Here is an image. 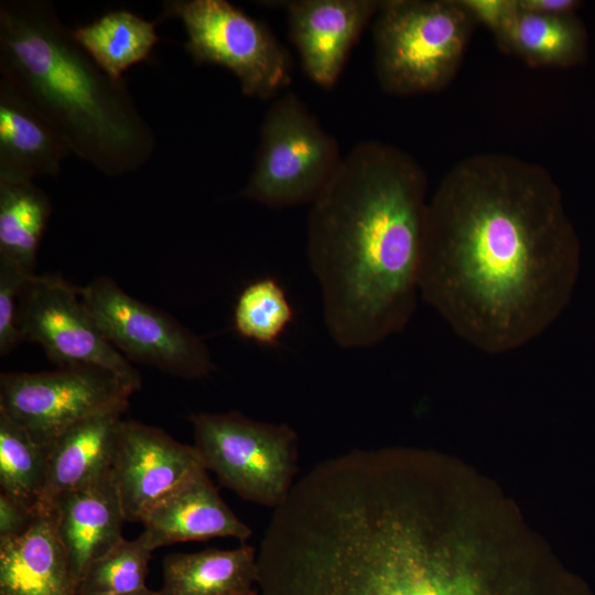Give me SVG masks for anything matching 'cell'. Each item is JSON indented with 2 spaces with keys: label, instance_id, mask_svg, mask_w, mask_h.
Returning <instances> with one entry per match:
<instances>
[{
  "label": "cell",
  "instance_id": "cell-19",
  "mask_svg": "<svg viewBox=\"0 0 595 595\" xmlns=\"http://www.w3.org/2000/svg\"><path fill=\"white\" fill-rule=\"evenodd\" d=\"M160 595H250L257 587V549L171 553L162 563Z\"/></svg>",
  "mask_w": 595,
  "mask_h": 595
},
{
  "label": "cell",
  "instance_id": "cell-13",
  "mask_svg": "<svg viewBox=\"0 0 595 595\" xmlns=\"http://www.w3.org/2000/svg\"><path fill=\"white\" fill-rule=\"evenodd\" d=\"M283 8L289 36L306 76L322 88L337 83L349 52L379 9L377 0L269 1Z\"/></svg>",
  "mask_w": 595,
  "mask_h": 595
},
{
  "label": "cell",
  "instance_id": "cell-29",
  "mask_svg": "<svg viewBox=\"0 0 595 595\" xmlns=\"http://www.w3.org/2000/svg\"><path fill=\"white\" fill-rule=\"evenodd\" d=\"M518 3L522 11L552 17L575 15L582 6L578 0H518Z\"/></svg>",
  "mask_w": 595,
  "mask_h": 595
},
{
  "label": "cell",
  "instance_id": "cell-16",
  "mask_svg": "<svg viewBox=\"0 0 595 595\" xmlns=\"http://www.w3.org/2000/svg\"><path fill=\"white\" fill-rule=\"evenodd\" d=\"M71 153L53 125L0 78V181L56 176Z\"/></svg>",
  "mask_w": 595,
  "mask_h": 595
},
{
  "label": "cell",
  "instance_id": "cell-25",
  "mask_svg": "<svg viewBox=\"0 0 595 595\" xmlns=\"http://www.w3.org/2000/svg\"><path fill=\"white\" fill-rule=\"evenodd\" d=\"M153 550L143 536L125 538L90 564L80 580L78 595L130 593L147 587Z\"/></svg>",
  "mask_w": 595,
  "mask_h": 595
},
{
  "label": "cell",
  "instance_id": "cell-5",
  "mask_svg": "<svg viewBox=\"0 0 595 595\" xmlns=\"http://www.w3.org/2000/svg\"><path fill=\"white\" fill-rule=\"evenodd\" d=\"M343 158L336 139L289 91L264 116L255 166L242 195L270 208L312 204L331 183Z\"/></svg>",
  "mask_w": 595,
  "mask_h": 595
},
{
  "label": "cell",
  "instance_id": "cell-9",
  "mask_svg": "<svg viewBox=\"0 0 595 595\" xmlns=\"http://www.w3.org/2000/svg\"><path fill=\"white\" fill-rule=\"evenodd\" d=\"M136 392L115 374L94 366L60 367L45 372L0 375V411L50 451L74 424L129 407Z\"/></svg>",
  "mask_w": 595,
  "mask_h": 595
},
{
  "label": "cell",
  "instance_id": "cell-30",
  "mask_svg": "<svg viewBox=\"0 0 595 595\" xmlns=\"http://www.w3.org/2000/svg\"><path fill=\"white\" fill-rule=\"evenodd\" d=\"M90 595H160L159 591H152L148 587L130 593H110V594H90Z\"/></svg>",
  "mask_w": 595,
  "mask_h": 595
},
{
  "label": "cell",
  "instance_id": "cell-20",
  "mask_svg": "<svg viewBox=\"0 0 595 595\" xmlns=\"http://www.w3.org/2000/svg\"><path fill=\"white\" fill-rule=\"evenodd\" d=\"M499 48L531 67H572L583 63L587 34L576 15L552 17L520 10L495 39Z\"/></svg>",
  "mask_w": 595,
  "mask_h": 595
},
{
  "label": "cell",
  "instance_id": "cell-1",
  "mask_svg": "<svg viewBox=\"0 0 595 595\" xmlns=\"http://www.w3.org/2000/svg\"><path fill=\"white\" fill-rule=\"evenodd\" d=\"M581 244L553 176L518 156L456 163L429 199L420 296L465 342L501 354L569 304Z\"/></svg>",
  "mask_w": 595,
  "mask_h": 595
},
{
  "label": "cell",
  "instance_id": "cell-2",
  "mask_svg": "<svg viewBox=\"0 0 595 595\" xmlns=\"http://www.w3.org/2000/svg\"><path fill=\"white\" fill-rule=\"evenodd\" d=\"M428 178L418 161L379 141L357 143L311 204L306 251L325 326L346 349L402 331L420 296Z\"/></svg>",
  "mask_w": 595,
  "mask_h": 595
},
{
  "label": "cell",
  "instance_id": "cell-7",
  "mask_svg": "<svg viewBox=\"0 0 595 595\" xmlns=\"http://www.w3.org/2000/svg\"><path fill=\"white\" fill-rule=\"evenodd\" d=\"M162 18L181 20L197 65L230 71L246 96L270 99L292 79V58L269 28L226 0H170Z\"/></svg>",
  "mask_w": 595,
  "mask_h": 595
},
{
  "label": "cell",
  "instance_id": "cell-11",
  "mask_svg": "<svg viewBox=\"0 0 595 595\" xmlns=\"http://www.w3.org/2000/svg\"><path fill=\"white\" fill-rule=\"evenodd\" d=\"M17 326L22 342L42 346L60 367L108 370L136 391L140 372L102 334L84 304L79 288L58 275H33L19 295Z\"/></svg>",
  "mask_w": 595,
  "mask_h": 595
},
{
  "label": "cell",
  "instance_id": "cell-26",
  "mask_svg": "<svg viewBox=\"0 0 595 595\" xmlns=\"http://www.w3.org/2000/svg\"><path fill=\"white\" fill-rule=\"evenodd\" d=\"M19 268L0 261V355L11 353L22 340L17 326L19 295L31 277Z\"/></svg>",
  "mask_w": 595,
  "mask_h": 595
},
{
  "label": "cell",
  "instance_id": "cell-15",
  "mask_svg": "<svg viewBox=\"0 0 595 595\" xmlns=\"http://www.w3.org/2000/svg\"><path fill=\"white\" fill-rule=\"evenodd\" d=\"M48 511L79 583L90 564L123 539L126 518L110 473L62 496Z\"/></svg>",
  "mask_w": 595,
  "mask_h": 595
},
{
  "label": "cell",
  "instance_id": "cell-21",
  "mask_svg": "<svg viewBox=\"0 0 595 595\" xmlns=\"http://www.w3.org/2000/svg\"><path fill=\"white\" fill-rule=\"evenodd\" d=\"M155 26L156 22L129 10H115L74 29L73 36L107 75L122 79V74L147 60L160 41Z\"/></svg>",
  "mask_w": 595,
  "mask_h": 595
},
{
  "label": "cell",
  "instance_id": "cell-24",
  "mask_svg": "<svg viewBox=\"0 0 595 595\" xmlns=\"http://www.w3.org/2000/svg\"><path fill=\"white\" fill-rule=\"evenodd\" d=\"M294 316L281 284L260 278L248 284L237 299L234 326L237 333L261 345L278 343Z\"/></svg>",
  "mask_w": 595,
  "mask_h": 595
},
{
  "label": "cell",
  "instance_id": "cell-14",
  "mask_svg": "<svg viewBox=\"0 0 595 595\" xmlns=\"http://www.w3.org/2000/svg\"><path fill=\"white\" fill-rule=\"evenodd\" d=\"M141 533L154 551L178 542L234 538L246 541L252 530L224 501L207 469L184 480L143 518Z\"/></svg>",
  "mask_w": 595,
  "mask_h": 595
},
{
  "label": "cell",
  "instance_id": "cell-17",
  "mask_svg": "<svg viewBox=\"0 0 595 595\" xmlns=\"http://www.w3.org/2000/svg\"><path fill=\"white\" fill-rule=\"evenodd\" d=\"M126 410L113 409L85 419L53 443L48 451L46 482L36 510L48 511L62 496L110 473Z\"/></svg>",
  "mask_w": 595,
  "mask_h": 595
},
{
  "label": "cell",
  "instance_id": "cell-22",
  "mask_svg": "<svg viewBox=\"0 0 595 595\" xmlns=\"http://www.w3.org/2000/svg\"><path fill=\"white\" fill-rule=\"evenodd\" d=\"M51 214L48 196L33 181H0V261L34 274Z\"/></svg>",
  "mask_w": 595,
  "mask_h": 595
},
{
  "label": "cell",
  "instance_id": "cell-31",
  "mask_svg": "<svg viewBox=\"0 0 595 595\" xmlns=\"http://www.w3.org/2000/svg\"><path fill=\"white\" fill-rule=\"evenodd\" d=\"M250 595H258L257 589L253 593H251Z\"/></svg>",
  "mask_w": 595,
  "mask_h": 595
},
{
  "label": "cell",
  "instance_id": "cell-3",
  "mask_svg": "<svg viewBox=\"0 0 595 595\" xmlns=\"http://www.w3.org/2000/svg\"><path fill=\"white\" fill-rule=\"evenodd\" d=\"M0 78L57 130L71 152L108 176L136 172L155 149L123 79L107 75L47 0L0 2Z\"/></svg>",
  "mask_w": 595,
  "mask_h": 595
},
{
  "label": "cell",
  "instance_id": "cell-23",
  "mask_svg": "<svg viewBox=\"0 0 595 595\" xmlns=\"http://www.w3.org/2000/svg\"><path fill=\"white\" fill-rule=\"evenodd\" d=\"M48 451L0 411L1 493L36 510L46 482Z\"/></svg>",
  "mask_w": 595,
  "mask_h": 595
},
{
  "label": "cell",
  "instance_id": "cell-6",
  "mask_svg": "<svg viewBox=\"0 0 595 595\" xmlns=\"http://www.w3.org/2000/svg\"><path fill=\"white\" fill-rule=\"evenodd\" d=\"M204 467L240 498L270 507L289 496L298 470V435L288 424L256 421L239 412L190 416Z\"/></svg>",
  "mask_w": 595,
  "mask_h": 595
},
{
  "label": "cell",
  "instance_id": "cell-4",
  "mask_svg": "<svg viewBox=\"0 0 595 595\" xmlns=\"http://www.w3.org/2000/svg\"><path fill=\"white\" fill-rule=\"evenodd\" d=\"M372 22L376 77L394 96L445 88L477 25L461 0H385Z\"/></svg>",
  "mask_w": 595,
  "mask_h": 595
},
{
  "label": "cell",
  "instance_id": "cell-18",
  "mask_svg": "<svg viewBox=\"0 0 595 595\" xmlns=\"http://www.w3.org/2000/svg\"><path fill=\"white\" fill-rule=\"evenodd\" d=\"M52 512L37 510L21 537L0 542V595H78Z\"/></svg>",
  "mask_w": 595,
  "mask_h": 595
},
{
  "label": "cell",
  "instance_id": "cell-8",
  "mask_svg": "<svg viewBox=\"0 0 595 595\" xmlns=\"http://www.w3.org/2000/svg\"><path fill=\"white\" fill-rule=\"evenodd\" d=\"M335 595H498L487 576L435 536L404 528L366 549ZM502 595H506L505 593Z\"/></svg>",
  "mask_w": 595,
  "mask_h": 595
},
{
  "label": "cell",
  "instance_id": "cell-10",
  "mask_svg": "<svg viewBox=\"0 0 595 595\" xmlns=\"http://www.w3.org/2000/svg\"><path fill=\"white\" fill-rule=\"evenodd\" d=\"M79 292L102 334L128 360L183 379L203 378L215 368L198 336L126 293L111 278H96Z\"/></svg>",
  "mask_w": 595,
  "mask_h": 595
},
{
  "label": "cell",
  "instance_id": "cell-12",
  "mask_svg": "<svg viewBox=\"0 0 595 595\" xmlns=\"http://www.w3.org/2000/svg\"><path fill=\"white\" fill-rule=\"evenodd\" d=\"M203 468L194 445L159 428L121 421L110 476L126 521L142 522L159 501Z\"/></svg>",
  "mask_w": 595,
  "mask_h": 595
},
{
  "label": "cell",
  "instance_id": "cell-28",
  "mask_svg": "<svg viewBox=\"0 0 595 595\" xmlns=\"http://www.w3.org/2000/svg\"><path fill=\"white\" fill-rule=\"evenodd\" d=\"M37 510H31L0 493V542L24 534L33 524Z\"/></svg>",
  "mask_w": 595,
  "mask_h": 595
},
{
  "label": "cell",
  "instance_id": "cell-27",
  "mask_svg": "<svg viewBox=\"0 0 595 595\" xmlns=\"http://www.w3.org/2000/svg\"><path fill=\"white\" fill-rule=\"evenodd\" d=\"M478 24L486 26L498 37L510 25L520 11L518 0H461Z\"/></svg>",
  "mask_w": 595,
  "mask_h": 595
}]
</instances>
